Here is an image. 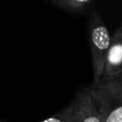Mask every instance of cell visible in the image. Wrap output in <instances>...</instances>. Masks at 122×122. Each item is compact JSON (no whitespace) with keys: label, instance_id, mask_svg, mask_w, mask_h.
Wrapping results in <instances>:
<instances>
[{"label":"cell","instance_id":"1","mask_svg":"<svg viewBox=\"0 0 122 122\" xmlns=\"http://www.w3.org/2000/svg\"><path fill=\"white\" fill-rule=\"evenodd\" d=\"M88 88L103 122H122V75L101 79Z\"/></svg>","mask_w":122,"mask_h":122},{"label":"cell","instance_id":"2","mask_svg":"<svg viewBox=\"0 0 122 122\" xmlns=\"http://www.w3.org/2000/svg\"><path fill=\"white\" fill-rule=\"evenodd\" d=\"M89 40L92 65V83L94 84L101 80L112 42V35L97 11H92L89 18Z\"/></svg>","mask_w":122,"mask_h":122},{"label":"cell","instance_id":"3","mask_svg":"<svg viewBox=\"0 0 122 122\" xmlns=\"http://www.w3.org/2000/svg\"><path fill=\"white\" fill-rule=\"evenodd\" d=\"M122 75V26L112 35V42L107 55L102 80H108Z\"/></svg>","mask_w":122,"mask_h":122},{"label":"cell","instance_id":"4","mask_svg":"<svg viewBox=\"0 0 122 122\" xmlns=\"http://www.w3.org/2000/svg\"><path fill=\"white\" fill-rule=\"evenodd\" d=\"M74 100L76 102L75 122H103L102 116L91 96L89 88L80 91Z\"/></svg>","mask_w":122,"mask_h":122},{"label":"cell","instance_id":"5","mask_svg":"<svg viewBox=\"0 0 122 122\" xmlns=\"http://www.w3.org/2000/svg\"><path fill=\"white\" fill-rule=\"evenodd\" d=\"M96 0H49V2L65 11L79 13L90 10Z\"/></svg>","mask_w":122,"mask_h":122},{"label":"cell","instance_id":"6","mask_svg":"<svg viewBox=\"0 0 122 122\" xmlns=\"http://www.w3.org/2000/svg\"><path fill=\"white\" fill-rule=\"evenodd\" d=\"M75 108L76 102L73 99L70 105L41 122H75Z\"/></svg>","mask_w":122,"mask_h":122},{"label":"cell","instance_id":"7","mask_svg":"<svg viewBox=\"0 0 122 122\" xmlns=\"http://www.w3.org/2000/svg\"><path fill=\"white\" fill-rule=\"evenodd\" d=\"M0 122H7V121H5V120H1V119H0Z\"/></svg>","mask_w":122,"mask_h":122}]
</instances>
